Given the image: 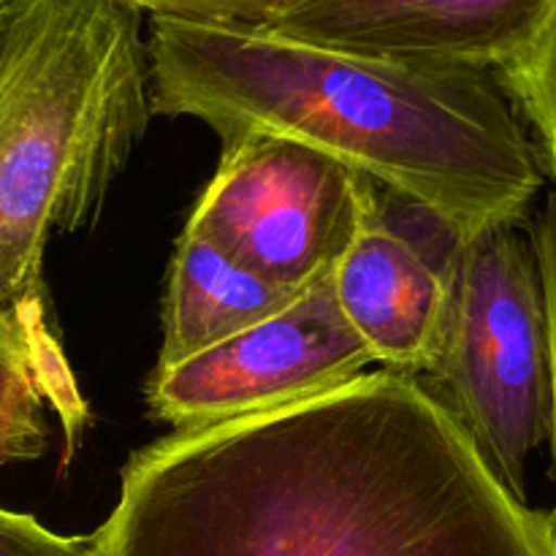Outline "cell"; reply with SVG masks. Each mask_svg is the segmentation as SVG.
Instances as JSON below:
<instances>
[{
  "label": "cell",
  "instance_id": "cell-3",
  "mask_svg": "<svg viewBox=\"0 0 556 556\" xmlns=\"http://www.w3.org/2000/svg\"><path fill=\"white\" fill-rule=\"evenodd\" d=\"M152 106L144 11L134 0H5L0 11V307L43 356V255L90 228L144 139Z\"/></svg>",
  "mask_w": 556,
  "mask_h": 556
},
{
  "label": "cell",
  "instance_id": "cell-1",
  "mask_svg": "<svg viewBox=\"0 0 556 556\" xmlns=\"http://www.w3.org/2000/svg\"><path fill=\"white\" fill-rule=\"evenodd\" d=\"M96 556H556L424 378L367 369L264 416L134 451Z\"/></svg>",
  "mask_w": 556,
  "mask_h": 556
},
{
  "label": "cell",
  "instance_id": "cell-8",
  "mask_svg": "<svg viewBox=\"0 0 556 556\" xmlns=\"http://www.w3.org/2000/svg\"><path fill=\"white\" fill-rule=\"evenodd\" d=\"M554 0H309L261 25L293 41L367 58L462 65L505 76Z\"/></svg>",
  "mask_w": 556,
  "mask_h": 556
},
{
  "label": "cell",
  "instance_id": "cell-2",
  "mask_svg": "<svg viewBox=\"0 0 556 556\" xmlns=\"http://www.w3.org/2000/svg\"><path fill=\"white\" fill-rule=\"evenodd\" d=\"M152 106L223 144L280 136L324 152L462 237L525 223L546 185L538 141L497 74L367 58L264 27L150 16Z\"/></svg>",
  "mask_w": 556,
  "mask_h": 556
},
{
  "label": "cell",
  "instance_id": "cell-15",
  "mask_svg": "<svg viewBox=\"0 0 556 556\" xmlns=\"http://www.w3.org/2000/svg\"><path fill=\"white\" fill-rule=\"evenodd\" d=\"M47 440V421L41 410L0 413V467L41 459Z\"/></svg>",
  "mask_w": 556,
  "mask_h": 556
},
{
  "label": "cell",
  "instance_id": "cell-6",
  "mask_svg": "<svg viewBox=\"0 0 556 556\" xmlns=\"http://www.w3.org/2000/svg\"><path fill=\"white\" fill-rule=\"evenodd\" d=\"M372 364L329 275L261 324L157 367L147 383V407L172 429L217 427L340 389Z\"/></svg>",
  "mask_w": 556,
  "mask_h": 556
},
{
  "label": "cell",
  "instance_id": "cell-9",
  "mask_svg": "<svg viewBox=\"0 0 556 556\" xmlns=\"http://www.w3.org/2000/svg\"><path fill=\"white\" fill-rule=\"evenodd\" d=\"M299 293L264 280L185 226L168 266L157 367L185 362L261 324L288 307Z\"/></svg>",
  "mask_w": 556,
  "mask_h": 556
},
{
  "label": "cell",
  "instance_id": "cell-4",
  "mask_svg": "<svg viewBox=\"0 0 556 556\" xmlns=\"http://www.w3.org/2000/svg\"><path fill=\"white\" fill-rule=\"evenodd\" d=\"M434 394L465 424L516 497L527 462L552 440V334L535 237L525 223L462 242L451 280Z\"/></svg>",
  "mask_w": 556,
  "mask_h": 556
},
{
  "label": "cell",
  "instance_id": "cell-12",
  "mask_svg": "<svg viewBox=\"0 0 556 556\" xmlns=\"http://www.w3.org/2000/svg\"><path fill=\"white\" fill-rule=\"evenodd\" d=\"M147 16L217 22V25L261 27L280 20L309 0H134Z\"/></svg>",
  "mask_w": 556,
  "mask_h": 556
},
{
  "label": "cell",
  "instance_id": "cell-10",
  "mask_svg": "<svg viewBox=\"0 0 556 556\" xmlns=\"http://www.w3.org/2000/svg\"><path fill=\"white\" fill-rule=\"evenodd\" d=\"M43 400H52L74 429L85 418L68 369L54 367L20 315L0 307V413L41 410Z\"/></svg>",
  "mask_w": 556,
  "mask_h": 556
},
{
  "label": "cell",
  "instance_id": "cell-13",
  "mask_svg": "<svg viewBox=\"0 0 556 556\" xmlns=\"http://www.w3.org/2000/svg\"><path fill=\"white\" fill-rule=\"evenodd\" d=\"M0 556H96L92 535H58L36 516L0 508Z\"/></svg>",
  "mask_w": 556,
  "mask_h": 556
},
{
  "label": "cell",
  "instance_id": "cell-16",
  "mask_svg": "<svg viewBox=\"0 0 556 556\" xmlns=\"http://www.w3.org/2000/svg\"><path fill=\"white\" fill-rule=\"evenodd\" d=\"M3 5H5V0H0V11H3Z\"/></svg>",
  "mask_w": 556,
  "mask_h": 556
},
{
  "label": "cell",
  "instance_id": "cell-14",
  "mask_svg": "<svg viewBox=\"0 0 556 556\" xmlns=\"http://www.w3.org/2000/svg\"><path fill=\"white\" fill-rule=\"evenodd\" d=\"M538 258H541L543 288H546V307H548V334H552V454L556 470V185L552 193L543 201V210L538 215L535 228Z\"/></svg>",
  "mask_w": 556,
  "mask_h": 556
},
{
  "label": "cell",
  "instance_id": "cell-11",
  "mask_svg": "<svg viewBox=\"0 0 556 556\" xmlns=\"http://www.w3.org/2000/svg\"><path fill=\"white\" fill-rule=\"evenodd\" d=\"M500 81L535 130L546 172L556 185V0L521 63Z\"/></svg>",
  "mask_w": 556,
  "mask_h": 556
},
{
  "label": "cell",
  "instance_id": "cell-5",
  "mask_svg": "<svg viewBox=\"0 0 556 556\" xmlns=\"http://www.w3.org/2000/svg\"><path fill=\"white\" fill-rule=\"evenodd\" d=\"M372 179L280 136L223 144L188 228L275 286L304 291L351 248Z\"/></svg>",
  "mask_w": 556,
  "mask_h": 556
},
{
  "label": "cell",
  "instance_id": "cell-7",
  "mask_svg": "<svg viewBox=\"0 0 556 556\" xmlns=\"http://www.w3.org/2000/svg\"><path fill=\"white\" fill-rule=\"evenodd\" d=\"M462 237L372 182L362 226L331 271L337 304L380 367L427 378L438 362Z\"/></svg>",
  "mask_w": 556,
  "mask_h": 556
}]
</instances>
